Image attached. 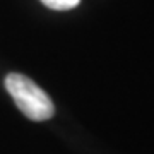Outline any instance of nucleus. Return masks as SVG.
Instances as JSON below:
<instances>
[{"mask_svg":"<svg viewBox=\"0 0 154 154\" xmlns=\"http://www.w3.org/2000/svg\"><path fill=\"white\" fill-rule=\"evenodd\" d=\"M5 89L14 99L17 108L29 120L45 122L55 115V106L50 96L29 77L11 72L5 77Z\"/></svg>","mask_w":154,"mask_h":154,"instance_id":"obj_1","label":"nucleus"},{"mask_svg":"<svg viewBox=\"0 0 154 154\" xmlns=\"http://www.w3.org/2000/svg\"><path fill=\"white\" fill-rule=\"evenodd\" d=\"M41 2L53 11H69L79 5L81 0H41Z\"/></svg>","mask_w":154,"mask_h":154,"instance_id":"obj_2","label":"nucleus"}]
</instances>
